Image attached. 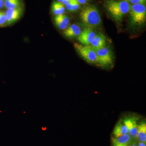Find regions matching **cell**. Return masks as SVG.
I'll use <instances>...</instances> for the list:
<instances>
[{
  "label": "cell",
  "instance_id": "6da1fadb",
  "mask_svg": "<svg viewBox=\"0 0 146 146\" xmlns=\"http://www.w3.org/2000/svg\"><path fill=\"white\" fill-rule=\"evenodd\" d=\"M131 5L124 1L106 0L105 6L115 21L121 22L124 16L129 12Z\"/></svg>",
  "mask_w": 146,
  "mask_h": 146
},
{
  "label": "cell",
  "instance_id": "7a4b0ae2",
  "mask_svg": "<svg viewBox=\"0 0 146 146\" xmlns=\"http://www.w3.org/2000/svg\"><path fill=\"white\" fill-rule=\"evenodd\" d=\"M82 22L87 27L93 29L99 26L102 19L98 8L93 5L84 7L80 13Z\"/></svg>",
  "mask_w": 146,
  "mask_h": 146
},
{
  "label": "cell",
  "instance_id": "3957f363",
  "mask_svg": "<svg viewBox=\"0 0 146 146\" xmlns=\"http://www.w3.org/2000/svg\"><path fill=\"white\" fill-rule=\"evenodd\" d=\"M129 13L131 23L133 25H142L145 23L146 8L145 5H131Z\"/></svg>",
  "mask_w": 146,
  "mask_h": 146
},
{
  "label": "cell",
  "instance_id": "277c9868",
  "mask_svg": "<svg viewBox=\"0 0 146 146\" xmlns=\"http://www.w3.org/2000/svg\"><path fill=\"white\" fill-rule=\"evenodd\" d=\"M74 46L79 54L85 61L90 63H96V53L91 46H82L77 43H74Z\"/></svg>",
  "mask_w": 146,
  "mask_h": 146
},
{
  "label": "cell",
  "instance_id": "5b68a950",
  "mask_svg": "<svg viewBox=\"0 0 146 146\" xmlns=\"http://www.w3.org/2000/svg\"><path fill=\"white\" fill-rule=\"evenodd\" d=\"M96 62L102 66L108 65L112 64L113 56L112 52L108 48L104 47L96 51Z\"/></svg>",
  "mask_w": 146,
  "mask_h": 146
},
{
  "label": "cell",
  "instance_id": "8992f818",
  "mask_svg": "<svg viewBox=\"0 0 146 146\" xmlns=\"http://www.w3.org/2000/svg\"><path fill=\"white\" fill-rule=\"evenodd\" d=\"M138 120V117L131 116L125 117L122 120L127 127L128 134L134 140L137 139Z\"/></svg>",
  "mask_w": 146,
  "mask_h": 146
},
{
  "label": "cell",
  "instance_id": "52a82bcc",
  "mask_svg": "<svg viewBox=\"0 0 146 146\" xmlns=\"http://www.w3.org/2000/svg\"><path fill=\"white\" fill-rule=\"evenodd\" d=\"M96 35V33L93 29L87 27L81 31L78 39L82 44L89 46L91 44Z\"/></svg>",
  "mask_w": 146,
  "mask_h": 146
},
{
  "label": "cell",
  "instance_id": "ba28073f",
  "mask_svg": "<svg viewBox=\"0 0 146 146\" xmlns=\"http://www.w3.org/2000/svg\"><path fill=\"white\" fill-rule=\"evenodd\" d=\"M7 18V25H11L19 20L23 13V10L21 7L16 9H9L5 12Z\"/></svg>",
  "mask_w": 146,
  "mask_h": 146
},
{
  "label": "cell",
  "instance_id": "9c48e42d",
  "mask_svg": "<svg viewBox=\"0 0 146 146\" xmlns=\"http://www.w3.org/2000/svg\"><path fill=\"white\" fill-rule=\"evenodd\" d=\"M135 140L128 133L119 137H112V146H129Z\"/></svg>",
  "mask_w": 146,
  "mask_h": 146
},
{
  "label": "cell",
  "instance_id": "30bf717a",
  "mask_svg": "<svg viewBox=\"0 0 146 146\" xmlns=\"http://www.w3.org/2000/svg\"><path fill=\"white\" fill-rule=\"evenodd\" d=\"M106 37L104 35L99 33L96 35L91 44V46L95 51L105 47Z\"/></svg>",
  "mask_w": 146,
  "mask_h": 146
},
{
  "label": "cell",
  "instance_id": "8fae6325",
  "mask_svg": "<svg viewBox=\"0 0 146 146\" xmlns=\"http://www.w3.org/2000/svg\"><path fill=\"white\" fill-rule=\"evenodd\" d=\"M81 32L80 28L76 24H73L66 28L63 34L68 38H72L78 36Z\"/></svg>",
  "mask_w": 146,
  "mask_h": 146
},
{
  "label": "cell",
  "instance_id": "7c38bea8",
  "mask_svg": "<svg viewBox=\"0 0 146 146\" xmlns=\"http://www.w3.org/2000/svg\"><path fill=\"white\" fill-rule=\"evenodd\" d=\"M54 21L56 26L61 30H65L67 28L70 22L68 16L64 14L55 16Z\"/></svg>",
  "mask_w": 146,
  "mask_h": 146
},
{
  "label": "cell",
  "instance_id": "4fadbf2b",
  "mask_svg": "<svg viewBox=\"0 0 146 146\" xmlns=\"http://www.w3.org/2000/svg\"><path fill=\"white\" fill-rule=\"evenodd\" d=\"M128 133L126 126L123 122L122 120L120 121L116 125L113 131L114 137H119Z\"/></svg>",
  "mask_w": 146,
  "mask_h": 146
},
{
  "label": "cell",
  "instance_id": "5bb4252c",
  "mask_svg": "<svg viewBox=\"0 0 146 146\" xmlns=\"http://www.w3.org/2000/svg\"><path fill=\"white\" fill-rule=\"evenodd\" d=\"M137 139L139 142L146 143V123L145 121H143L138 125Z\"/></svg>",
  "mask_w": 146,
  "mask_h": 146
},
{
  "label": "cell",
  "instance_id": "9a60e30c",
  "mask_svg": "<svg viewBox=\"0 0 146 146\" xmlns=\"http://www.w3.org/2000/svg\"><path fill=\"white\" fill-rule=\"evenodd\" d=\"M64 6L61 3L54 1L52 5V11L53 13L56 16L64 14L65 11Z\"/></svg>",
  "mask_w": 146,
  "mask_h": 146
},
{
  "label": "cell",
  "instance_id": "2e32d148",
  "mask_svg": "<svg viewBox=\"0 0 146 146\" xmlns=\"http://www.w3.org/2000/svg\"><path fill=\"white\" fill-rule=\"evenodd\" d=\"M4 6L7 9L21 7L20 0H4Z\"/></svg>",
  "mask_w": 146,
  "mask_h": 146
},
{
  "label": "cell",
  "instance_id": "e0dca14e",
  "mask_svg": "<svg viewBox=\"0 0 146 146\" xmlns=\"http://www.w3.org/2000/svg\"><path fill=\"white\" fill-rule=\"evenodd\" d=\"M80 5L76 0H70L65 6L67 10L74 12L78 10Z\"/></svg>",
  "mask_w": 146,
  "mask_h": 146
},
{
  "label": "cell",
  "instance_id": "ac0fdd59",
  "mask_svg": "<svg viewBox=\"0 0 146 146\" xmlns=\"http://www.w3.org/2000/svg\"><path fill=\"white\" fill-rule=\"evenodd\" d=\"M7 25V18L5 12L0 11V27Z\"/></svg>",
  "mask_w": 146,
  "mask_h": 146
},
{
  "label": "cell",
  "instance_id": "d6986e66",
  "mask_svg": "<svg viewBox=\"0 0 146 146\" xmlns=\"http://www.w3.org/2000/svg\"><path fill=\"white\" fill-rule=\"evenodd\" d=\"M146 0H130L129 2L132 5L143 4L145 5Z\"/></svg>",
  "mask_w": 146,
  "mask_h": 146
},
{
  "label": "cell",
  "instance_id": "ffe728a7",
  "mask_svg": "<svg viewBox=\"0 0 146 146\" xmlns=\"http://www.w3.org/2000/svg\"><path fill=\"white\" fill-rule=\"evenodd\" d=\"M80 4L84 5L86 3L88 0H76Z\"/></svg>",
  "mask_w": 146,
  "mask_h": 146
},
{
  "label": "cell",
  "instance_id": "44dd1931",
  "mask_svg": "<svg viewBox=\"0 0 146 146\" xmlns=\"http://www.w3.org/2000/svg\"><path fill=\"white\" fill-rule=\"evenodd\" d=\"M4 6V0H0V10Z\"/></svg>",
  "mask_w": 146,
  "mask_h": 146
},
{
  "label": "cell",
  "instance_id": "7402d4cb",
  "mask_svg": "<svg viewBox=\"0 0 146 146\" xmlns=\"http://www.w3.org/2000/svg\"><path fill=\"white\" fill-rule=\"evenodd\" d=\"M70 0H62L61 3L63 4V5H65Z\"/></svg>",
  "mask_w": 146,
  "mask_h": 146
},
{
  "label": "cell",
  "instance_id": "603a6c76",
  "mask_svg": "<svg viewBox=\"0 0 146 146\" xmlns=\"http://www.w3.org/2000/svg\"><path fill=\"white\" fill-rule=\"evenodd\" d=\"M138 144L137 141H133V143L129 146H138Z\"/></svg>",
  "mask_w": 146,
  "mask_h": 146
},
{
  "label": "cell",
  "instance_id": "cb8c5ba5",
  "mask_svg": "<svg viewBox=\"0 0 146 146\" xmlns=\"http://www.w3.org/2000/svg\"><path fill=\"white\" fill-rule=\"evenodd\" d=\"M138 146H146V143H143V142H139Z\"/></svg>",
  "mask_w": 146,
  "mask_h": 146
},
{
  "label": "cell",
  "instance_id": "d4e9b609",
  "mask_svg": "<svg viewBox=\"0 0 146 146\" xmlns=\"http://www.w3.org/2000/svg\"><path fill=\"white\" fill-rule=\"evenodd\" d=\"M123 1H125L128 2H129L130 0H123Z\"/></svg>",
  "mask_w": 146,
  "mask_h": 146
}]
</instances>
